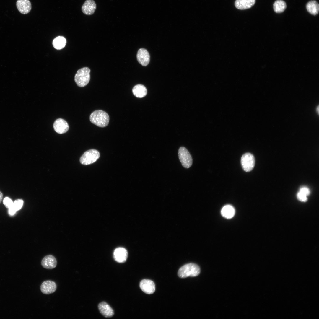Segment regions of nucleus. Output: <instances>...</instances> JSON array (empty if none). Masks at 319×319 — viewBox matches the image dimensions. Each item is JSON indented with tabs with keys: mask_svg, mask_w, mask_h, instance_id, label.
<instances>
[{
	"mask_svg": "<svg viewBox=\"0 0 319 319\" xmlns=\"http://www.w3.org/2000/svg\"><path fill=\"white\" fill-rule=\"evenodd\" d=\"M90 121L93 124L101 127L106 126L109 123V117L105 112L101 110H95L90 116Z\"/></svg>",
	"mask_w": 319,
	"mask_h": 319,
	"instance_id": "nucleus-1",
	"label": "nucleus"
},
{
	"mask_svg": "<svg viewBox=\"0 0 319 319\" xmlns=\"http://www.w3.org/2000/svg\"><path fill=\"white\" fill-rule=\"evenodd\" d=\"M200 272V269L197 265L193 263L186 264L181 267L178 270V274L180 278L194 277L198 276Z\"/></svg>",
	"mask_w": 319,
	"mask_h": 319,
	"instance_id": "nucleus-2",
	"label": "nucleus"
},
{
	"mask_svg": "<svg viewBox=\"0 0 319 319\" xmlns=\"http://www.w3.org/2000/svg\"><path fill=\"white\" fill-rule=\"evenodd\" d=\"M90 69L84 67L78 70L74 77L75 81L78 86L84 87L89 82L90 79Z\"/></svg>",
	"mask_w": 319,
	"mask_h": 319,
	"instance_id": "nucleus-3",
	"label": "nucleus"
},
{
	"mask_svg": "<svg viewBox=\"0 0 319 319\" xmlns=\"http://www.w3.org/2000/svg\"><path fill=\"white\" fill-rule=\"evenodd\" d=\"M99 152L95 149H91L85 152L80 159V163L84 165L92 164L96 162L99 158Z\"/></svg>",
	"mask_w": 319,
	"mask_h": 319,
	"instance_id": "nucleus-4",
	"label": "nucleus"
},
{
	"mask_svg": "<svg viewBox=\"0 0 319 319\" xmlns=\"http://www.w3.org/2000/svg\"><path fill=\"white\" fill-rule=\"evenodd\" d=\"M178 157L182 166L186 168H190L193 163L191 156L184 147H180L178 152Z\"/></svg>",
	"mask_w": 319,
	"mask_h": 319,
	"instance_id": "nucleus-5",
	"label": "nucleus"
},
{
	"mask_svg": "<svg viewBox=\"0 0 319 319\" xmlns=\"http://www.w3.org/2000/svg\"><path fill=\"white\" fill-rule=\"evenodd\" d=\"M241 163L243 170L246 172L251 171L254 168L255 163V157L252 154L247 153L241 157Z\"/></svg>",
	"mask_w": 319,
	"mask_h": 319,
	"instance_id": "nucleus-6",
	"label": "nucleus"
},
{
	"mask_svg": "<svg viewBox=\"0 0 319 319\" xmlns=\"http://www.w3.org/2000/svg\"><path fill=\"white\" fill-rule=\"evenodd\" d=\"M56 283L53 281L47 280L43 282L40 286L42 292L45 294H50L54 292L57 289Z\"/></svg>",
	"mask_w": 319,
	"mask_h": 319,
	"instance_id": "nucleus-7",
	"label": "nucleus"
},
{
	"mask_svg": "<svg viewBox=\"0 0 319 319\" xmlns=\"http://www.w3.org/2000/svg\"><path fill=\"white\" fill-rule=\"evenodd\" d=\"M41 264L45 268L52 269L55 268L57 266V260L53 255H48L45 256L42 259Z\"/></svg>",
	"mask_w": 319,
	"mask_h": 319,
	"instance_id": "nucleus-8",
	"label": "nucleus"
},
{
	"mask_svg": "<svg viewBox=\"0 0 319 319\" xmlns=\"http://www.w3.org/2000/svg\"><path fill=\"white\" fill-rule=\"evenodd\" d=\"M53 127L54 130L59 134L64 133L69 129V126L67 122L62 118L58 119L55 121Z\"/></svg>",
	"mask_w": 319,
	"mask_h": 319,
	"instance_id": "nucleus-9",
	"label": "nucleus"
},
{
	"mask_svg": "<svg viewBox=\"0 0 319 319\" xmlns=\"http://www.w3.org/2000/svg\"><path fill=\"white\" fill-rule=\"evenodd\" d=\"M140 287L144 292L148 294H152L155 291V284L153 281L150 280H141L140 283Z\"/></svg>",
	"mask_w": 319,
	"mask_h": 319,
	"instance_id": "nucleus-10",
	"label": "nucleus"
},
{
	"mask_svg": "<svg viewBox=\"0 0 319 319\" xmlns=\"http://www.w3.org/2000/svg\"><path fill=\"white\" fill-rule=\"evenodd\" d=\"M136 56L138 61L142 65L146 66L149 64L150 56L148 52L146 49L141 48L139 49Z\"/></svg>",
	"mask_w": 319,
	"mask_h": 319,
	"instance_id": "nucleus-11",
	"label": "nucleus"
},
{
	"mask_svg": "<svg viewBox=\"0 0 319 319\" xmlns=\"http://www.w3.org/2000/svg\"><path fill=\"white\" fill-rule=\"evenodd\" d=\"M128 254V252L126 249L122 247H119L115 250L113 252V257L117 262L123 263L126 261Z\"/></svg>",
	"mask_w": 319,
	"mask_h": 319,
	"instance_id": "nucleus-12",
	"label": "nucleus"
},
{
	"mask_svg": "<svg viewBox=\"0 0 319 319\" xmlns=\"http://www.w3.org/2000/svg\"><path fill=\"white\" fill-rule=\"evenodd\" d=\"M16 5L19 11L23 14L29 13L31 9V4L29 0H17Z\"/></svg>",
	"mask_w": 319,
	"mask_h": 319,
	"instance_id": "nucleus-13",
	"label": "nucleus"
},
{
	"mask_svg": "<svg viewBox=\"0 0 319 319\" xmlns=\"http://www.w3.org/2000/svg\"><path fill=\"white\" fill-rule=\"evenodd\" d=\"M96 5L93 0H86L82 7V12L87 15H91L95 12Z\"/></svg>",
	"mask_w": 319,
	"mask_h": 319,
	"instance_id": "nucleus-14",
	"label": "nucleus"
},
{
	"mask_svg": "<svg viewBox=\"0 0 319 319\" xmlns=\"http://www.w3.org/2000/svg\"><path fill=\"white\" fill-rule=\"evenodd\" d=\"M98 307L100 313L105 317L110 318L114 315L113 309L105 302L100 303L98 305Z\"/></svg>",
	"mask_w": 319,
	"mask_h": 319,
	"instance_id": "nucleus-15",
	"label": "nucleus"
},
{
	"mask_svg": "<svg viewBox=\"0 0 319 319\" xmlns=\"http://www.w3.org/2000/svg\"><path fill=\"white\" fill-rule=\"evenodd\" d=\"M255 1V0H236L235 5L237 9L244 10L251 7L254 5Z\"/></svg>",
	"mask_w": 319,
	"mask_h": 319,
	"instance_id": "nucleus-16",
	"label": "nucleus"
},
{
	"mask_svg": "<svg viewBox=\"0 0 319 319\" xmlns=\"http://www.w3.org/2000/svg\"><path fill=\"white\" fill-rule=\"evenodd\" d=\"M306 8L307 12L314 16L317 15L319 12V4L315 0H311L307 3Z\"/></svg>",
	"mask_w": 319,
	"mask_h": 319,
	"instance_id": "nucleus-17",
	"label": "nucleus"
},
{
	"mask_svg": "<svg viewBox=\"0 0 319 319\" xmlns=\"http://www.w3.org/2000/svg\"><path fill=\"white\" fill-rule=\"evenodd\" d=\"M133 94L136 97L142 98L145 97L147 94V89L143 85L139 84L135 86L132 89Z\"/></svg>",
	"mask_w": 319,
	"mask_h": 319,
	"instance_id": "nucleus-18",
	"label": "nucleus"
},
{
	"mask_svg": "<svg viewBox=\"0 0 319 319\" xmlns=\"http://www.w3.org/2000/svg\"><path fill=\"white\" fill-rule=\"evenodd\" d=\"M221 214L224 217L227 219H230L234 216L235 210L232 206L229 205H226L222 208Z\"/></svg>",
	"mask_w": 319,
	"mask_h": 319,
	"instance_id": "nucleus-19",
	"label": "nucleus"
},
{
	"mask_svg": "<svg viewBox=\"0 0 319 319\" xmlns=\"http://www.w3.org/2000/svg\"><path fill=\"white\" fill-rule=\"evenodd\" d=\"M287 8L286 2L283 0H276L273 4L274 11L277 13L283 12Z\"/></svg>",
	"mask_w": 319,
	"mask_h": 319,
	"instance_id": "nucleus-20",
	"label": "nucleus"
},
{
	"mask_svg": "<svg viewBox=\"0 0 319 319\" xmlns=\"http://www.w3.org/2000/svg\"><path fill=\"white\" fill-rule=\"evenodd\" d=\"M66 43V40L64 37L62 36H58L53 40V45L55 49L60 50L65 46Z\"/></svg>",
	"mask_w": 319,
	"mask_h": 319,
	"instance_id": "nucleus-21",
	"label": "nucleus"
},
{
	"mask_svg": "<svg viewBox=\"0 0 319 319\" xmlns=\"http://www.w3.org/2000/svg\"><path fill=\"white\" fill-rule=\"evenodd\" d=\"M23 201L21 199H17L13 202L12 206L17 211L19 210L22 207L23 204Z\"/></svg>",
	"mask_w": 319,
	"mask_h": 319,
	"instance_id": "nucleus-22",
	"label": "nucleus"
},
{
	"mask_svg": "<svg viewBox=\"0 0 319 319\" xmlns=\"http://www.w3.org/2000/svg\"><path fill=\"white\" fill-rule=\"evenodd\" d=\"M3 203L5 206L9 209L12 206L13 202L9 197H6L3 200Z\"/></svg>",
	"mask_w": 319,
	"mask_h": 319,
	"instance_id": "nucleus-23",
	"label": "nucleus"
},
{
	"mask_svg": "<svg viewBox=\"0 0 319 319\" xmlns=\"http://www.w3.org/2000/svg\"><path fill=\"white\" fill-rule=\"evenodd\" d=\"M307 196L303 193L299 191L297 195V199L300 201L305 202L307 200Z\"/></svg>",
	"mask_w": 319,
	"mask_h": 319,
	"instance_id": "nucleus-24",
	"label": "nucleus"
},
{
	"mask_svg": "<svg viewBox=\"0 0 319 319\" xmlns=\"http://www.w3.org/2000/svg\"><path fill=\"white\" fill-rule=\"evenodd\" d=\"M299 191L307 196H309L310 194V189L308 187L306 186H302L300 187Z\"/></svg>",
	"mask_w": 319,
	"mask_h": 319,
	"instance_id": "nucleus-25",
	"label": "nucleus"
},
{
	"mask_svg": "<svg viewBox=\"0 0 319 319\" xmlns=\"http://www.w3.org/2000/svg\"><path fill=\"white\" fill-rule=\"evenodd\" d=\"M17 211L12 206L9 209V213L11 215H13Z\"/></svg>",
	"mask_w": 319,
	"mask_h": 319,
	"instance_id": "nucleus-26",
	"label": "nucleus"
},
{
	"mask_svg": "<svg viewBox=\"0 0 319 319\" xmlns=\"http://www.w3.org/2000/svg\"><path fill=\"white\" fill-rule=\"evenodd\" d=\"M3 195L2 192L0 191V203L2 201Z\"/></svg>",
	"mask_w": 319,
	"mask_h": 319,
	"instance_id": "nucleus-27",
	"label": "nucleus"
},
{
	"mask_svg": "<svg viewBox=\"0 0 319 319\" xmlns=\"http://www.w3.org/2000/svg\"><path fill=\"white\" fill-rule=\"evenodd\" d=\"M316 111L318 112V113H319V106H318V107L317 108Z\"/></svg>",
	"mask_w": 319,
	"mask_h": 319,
	"instance_id": "nucleus-28",
	"label": "nucleus"
}]
</instances>
